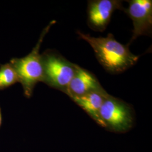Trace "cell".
I'll list each match as a JSON object with an SVG mask.
<instances>
[{"mask_svg":"<svg viewBox=\"0 0 152 152\" xmlns=\"http://www.w3.org/2000/svg\"><path fill=\"white\" fill-rule=\"evenodd\" d=\"M80 37L92 48L99 63L112 74H119L135 65L140 56L132 54L127 45L117 41L112 33L107 37H95L77 31Z\"/></svg>","mask_w":152,"mask_h":152,"instance_id":"1","label":"cell"},{"mask_svg":"<svg viewBox=\"0 0 152 152\" xmlns=\"http://www.w3.org/2000/svg\"><path fill=\"white\" fill-rule=\"evenodd\" d=\"M55 23V20H52L44 28L38 42L30 53L23 58H14L10 60L9 63L16 71L26 98H31L36 85L39 82H43L44 69L39 50L44 38Z\"/></svg>","mask_w":152,"mask_h":152,"instance_id":"2","label":"cell"},{"mask_svg":"<svg viewBox=\"0 0 152 152\" xmlns=\"http://www.w3.org/2000/svg\"><path fill=\"white\" fill-rule=\"evenodd\" d=\"M44 83L66 94L76 72V65L55 50L48 49L41 54Z\"/></svg>","mask_w":152,"mask_h":152,"instance_id":"3","label":"cell"},{"mask_svg":"<svg viewBox=\"0 0 152 152\" xmlns=\"http://www.w3.org/2000/svg\"><path fill=\"white\" fill-rule=\"evenodd\" d=\"M100 116L104 127L114 132H126L134 124V112L131 105L109 94L101 107Z\"/></svg>","mask_w":152,"mask_h":152,"instance_id":"4","label":"cell"},{"mask_svg":"<svg viewBox=\"0 0 152 152\" xmlns=\"http://www.w3.org/2000/svg\"><path fill=\"white\" fill-rule=\"evenodd\" d=\"M129 7L124 12L132 21V36L127 45L129 46L139 36H151L152 30V1L130 0Z\"/></svg>","mask_w":152,"mask_h":152,"instance_id":"5","label":"cell"},{"mask_svg":"<svg viewBox=\"0 0 152 152\" xmlns=\"http://www.w3.org/2000/svg\"><path fill=\"white\" fill-rule=\"evenodd\" d=\"M124 11L122 1L119 0H91L87 4V23L88 27L96 32L104 31L114 11Z\"/></svg>","mask_w":152,"mask_h":152,"instance_id":"6","label":"cell"},{"mask_svg":"<svg viewBox=\"0 0 152 152\" xmlns=\"http://www.w3.org/2000/svg\"><path fill=\"white\" fill-rule=\"evenodd\" d=\"M102 89L104 88L96 76L91 72L77 65L75 75L70 82L66 95L72 99Z\"/></svg>","mask_w":152,"mask_h":152,"instance_id":"7","label":"cell"},{"mask_svg":"<svg viewBox=\"0 0 152 152\" xmlns=\"http://www.w3.org/2000/svg\"><path fill=\"white\" fill-rule=\"evenodd\" d=\"M108 95V93L104 89H102L71 99L85 111L98 125L104 127L103 123L100 116V110L105 99Z\"/></svg>","mask_w":152,"mask_h":152,"instance_id":"8","label":"cell"},{"mask_svg":"<svg viewBox=\"0 0 152 152\" xmlns=\"http://www.w3.org/2000/svg\"><path fill=\"white\" fill-rule=\"evenodd\" d=\"M19 82V78L10 63L0 65V91L4 90Z\"/></svg>","mask_w":152,"mask_h":152,"instance_id":"9","label":"cell"},{"mask_svg":"<svg viewBox=\"0 0 152 152\" xmlns=\"http://www.w3.org/2000/svg\"><path fill=\"white\" fill-rule=\"evenodd\" d=\"M2 114L1 108V106H0V129H1V127L2 126Z\"/></svg>","mask_w":152,"mask_h":152,"instance_id":"10","label":"cell"}]
</instances>
